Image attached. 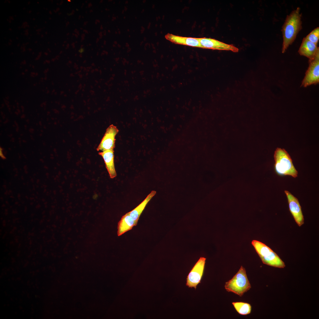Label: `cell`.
Masks as SVG:
<instances>
[{
	"label": "cell",
	"instance_id": "6da1fadb",
	"mask_svg": "<svg viewBox=\"0 0 319 319\" xmlns=\"http://www.w3.org/2000/svg\"><path fill=\"white\" fill-rule=\"evenodd\" d=\"M300 8L298 7L287 16L282 26L283 42L282 52L284 53L295 39L302 28Z\"/></svg>",
	"mask_w": 319,
	"mask_h": 319
},
{
	"label": "cell",
	"instance_id": "7a4b0ae2",
	"mask_svg": "<svg viewBox=\"0 0 319 319\" xmlns=\"http://www.w3.org/2000/svg\"><path fill=\"white\" fill-rule=\"evenodd\" d=\"M274 168L277 174L290 175L294 178L297 176L298 172L290 156L285 150L277 148L274 152Z\"/></svg>",
	"mask_w": 319,
	"mask_h": 319
},
{
	"label": "cell",
	"instance_id": "3957f363",
	"mask_svg": "<svg viewBox=\"0 0 319 319\" xmlns=\"http://www.w3.org/2000/svg\"><path fill=\"white\" fill-rule=\"evenodd\" d=\"M251 244L263 263L279 268L285 267L284 263L269 247L259 241L253 240Z\"/></svg>",
	"mask_w": 319,
	"mask_h": 319
},
{
	"label": "cell",
	"instance_id": "277c9868",
	"mask_svg": "<svg viewBox=\"0 0 319 319\" xmlns=\"http://www.w3.org/2000/svg\"><path fill=\"white\" fill-rule=\"evenodd\" d=\"M224 287L227 291L233 292L240 297L250 289V284L245 269L242 266L233 277L225 283Z\"/></svg>",
	"mask_w": 319,
	"mask_h": 319
},
{
	"label": "cell",
	"instance_id": "5b68a950",
	"mask_svg": "<svg viewBox=\"0 0 319 319\" xmlns=\"http://www.w3.org/2000/svg\"><path fill=\"white\" fill-rule=\"evenodd\" d=\"M309 66L302 81L301 86L306 87L319 82V53L309 59Z\"/></svg>",
	"mask_w": 319,
	"mask_h": 319
},
{
	"label": "cell",
	"instance_id": "8992f818",
	"mask_svg": "<svg viewBox=\"0 0 319 319\" xmlns=\"http://www.w3.org/2000/svg\"><path fill=\"white\" fill-rule=\"evenodd\" d=\"M206 258L201 257L189 273L186 278V285L189 288L196 289L201 283L203 276Z\"/></svg>",
	"mask_w": 319,
	"mask_h": 319
},
{
	"label": "cell",
	"instance_id": "52a82bcc",
	"mask_svg": "<svg viewBox=\"0 0 319 319\" xmlns=\"http://www.w3.org/2000/svg\"><path fill=\"white\" fill-rule=\"evenodd\" d=\"M117 127L112 124L107 128L99 145L96 149L102 152L108 150H114L115 147V137L118 132Z\"/></svg>",
	"mask_w": 319,
	"mask_h": 319
},
{
	"label": "cell",
	"instance_id": "ba28073f",
	"mask_svg": "<svg viewBox=\"0 0 319 319\" xmlns=\"http://www.w3.org/2000/svg\"><path fill=\"white\" fill-rule=\"evenodd\" d=\"M288 200L289 210L298 226L304 223V218L301 207L297 198L287 191H285Z\"/></svg>",
	"mask_w": 319,
	"mask_h": 319
},
{
	"label": "cell",
	"instance_id": "9c48e42d",
	"mask_svg": "<svg viewBox=\"0 0 319 319\" xmlns=\"http://www.w3.org/2000/svg\"><path fill=\"white\" fill-rule=\"evenodd\" d=\"M202 48L230 50L234 52H237L239 49L232 44H228L214 39L202 38H198Z\"/></svg>",
	"mask_w": 319,
	"mask_h": 319
},
{
	"label": "cell",
	"instance_id": "30bf717a",
	"mask_svg": "<svg viewBox=\"0 0 319 319\" xmlns=\"http://www.w3.org/2000/svg\"><path fill=\"white\" fill-rule=\"evenodd\" d=\"M165 38L167 40L176 44L201 48L198 38L183 37L170 33L166 35Z\"/></svg>",
	"mask_w": 319,
	"mask_h": 319
},
{
	"label": "cell",
	"instance_id": "8fae6325",
	"mask_svg": "<svg viewBox=\"0 0 319 319\" xmlns=\"http://www.w3.org/2000/svg\"><path fill=\"white\" fill-rule=\"evenodd\" d=\"M298 52L300 55L305 56L310 59L319 53V48L317 45L310 42L305 37L302 41Z\"/></svg>",
	"mask_w": 319,
	"mask_h": 319
},
{
	"label": "cell",
	"instance_id": "7c38bea8",
	"mask_svg": "<svg viewBox=\"0 0 319 319\" xmlns=\"http://www.w3.org/2000/svg\"><path fill=\"white\" fill-rule=\"evenodd\" d=\"M98 154L102 157L104 160L110 178H113L115 177L117 174L114 164V150H106L100 152Z\"/></svg>",
	"mask_w": 319,
	"mask_h": 319
},
{
	"label": "cell",
	"instance_id": "4fadbf2b",
	"mask_svg": "<svg viewBox=\"0 0 319 319\" xmlns=\"http://www.w3.org/2000/svg\"><path fill=\"white\" fill-rule=\"evenodd\" d=\"M137 222L133 219L128 213L123 216L118 224L117 235L120 236L132 229Z\"/></svg>",
	"mask_w": 319,
	"mask_h": 319
},
{
	"label": "cell",
	"instance_id": "5bb4252c",
	"mask_svg": "<svg viewBox=\"0 0 319 319\" xmlns=\"http://www.w3.org/2000/svg\"><path fill=\"white\" fill-rule=\"evenodd\" d=\"M156 193L155 191H152L149 194L144 200L136 208L128 212L134 220L138 222L139 217L146 206Z\"/></svg>",
	"mask_w": 319,
	"mask_h": 319
},
{
	"label": "cell",
	"instance_id": "9a60e30c",
	"mask_svg": "<svg viewBox=\"0 0 319 319\" xmlns=\"http://www.w3.org/2000/svg\"><path fill=\"white\" fill-rule=\"evenodd\" d=\"M232 304L237 311L240 314L246 315L250 314L251 306L249 303L242 302H233Z\"/></svg>",
	"mask_w": 319,
	"mask_h": 319
},
{
	"label": "cell",
	"instance_id": "2e32d148",
	"mask_svg": "<svg viewBox=\"0 0 319 319\" xmlns=\"http://www.w3.org/2000/svg\"><path fill=\"white\" fill-rule=\"evenodd\" d=\"M305 38L310 42L317 45L319 40V27H317L314 29Z\"/></svg>",
	"mask_w": 319,
	"mask_h": 319
}]
</instances>
